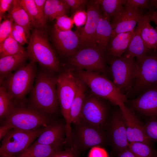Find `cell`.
I'll list each match as a JSON object with an SVG mask.
<instances>
[{
	"label": "cell",
	"mask_w": 157,
	"mask_h": 157,
	"mask_svg": "<svg viewBox=\"0 0 157 157\" xmlns=\"http://www.w3.org/2000/svg\"><path fill=\"white\" fill-rule=\"evenodd\" d=\"M73 125L70 146L81 153L108 143L105 130L81 121Z\"/></svg>",
	"instance_id": "cell-7"
},
{
	"label": "cell",
	"mask_w": 157,
	"mask_h": 157,
	"mask_svg": "<svg viewBox=\"0 0 157 157\" xmlns=\"http://www.w3.org/2000/svg\"><path fill=\"white\" fill-rule=\"evenodd\" d=\"M86 6V22L84 27L78 28L80 36L79 49L86 47L98 48L96 40V31L102 12L95 0L88 1Z\"/></svg>",
	"instance_id": "cell-14"
},
{
	"label": "cell",
	"mask_w": 157,
	"mask_h": 157,
	"mask_svg": "<svg viewBox=\"0 0 157 157\" xmlns=\"http://www.w3.org/2000/svg\"><path fill=\"white\" fill-rule=\"evenodd\" d=\"M12 28L21 34L24 38L27 40L28 38L26 31L22 26L14 22L13 24Z\"/></svg>",
	"instance_id": "cell-46"
},
{
	"label": "cell",
	"mask_w": 157,
	"mask_h": 157,
	"mask_svg": "<svg viewBox=\"0 0 157 157\" xmlns=\"http://www.w3.org/2000/svg\"><path fill=\"white\" fill-rule=\"evenodd\" d=\"M28 57L27 52L0 58V84L14 70L24 64Z\"/></svg>",
	"instance_id": "cell-23"
},
{
	"label": "cell",
	"mask_w": 157,
	"mask_h": 157,
	"mask_svg": "<svg viewBox=\"0 0 157 157\" xmlns=\"http://www.w3.org/2000/svg\"><path fill=\"white\" fill-rule=\"evenodd\" d=\"M53 40L58 52L62 56L69 57L74 54L80 47L78 30L60 31L53 27Z\"/></svg>",
	"instance_id": "cell-18"
},
{
	"label": "cell",
	"mask_w": 157,
	"mask_h": 157,
	"mask_svg": "<svg viewBox=\"0 0 157 157\" xmlns=\"http://www.w3.org/2000/svg\"><path fill=\"white\" fill-rule=\"evenodd\" d=\"M107 60L115 84L125 94L132 90L136 75L137 61L124 54L119 57Z\"/></svg>",
	"instance_id": "cell-9"
},
{
	"label": "cell",
	"mask_w": 157,
	"mask_h": 157,
	"mask_svg": "<svg viewBox=\"0 0 157 157\" xmlns=\"http://www.w3.org/2000/svg\"><path fill=\"white\" fill-rule=\"evenodd\" d=\"M86 85L77 77L76 92L70 109L72 124H75L80 122L83 106L86 97L85 94Z\"/></svg>",
	"instance_id": "cell-25"
},
{
	"label": "cell",
	"mask_w": 157,
	"mask_h": 157,
	"mask_svg": "<svg viewBox=\"0 0 157 157\" xmlns=\"http://www.w3.org/2000/svg\"><path fill=\"white\" fill-rule=\"evenodd\" d=\"M101 12L108 15L110 21L121 12L127 0H95Z\"/></svg>",
	"instance_id": "cell-30"
},
{
	"label": "cell",
	"mask_w": 157,
	"mask_h": 157,
	"mask_svg": "<svg viewBox=\"0 0 157 157\" xmlns=\"http://www.w3.org/2000/svg\"><path fill=\"white\" fill-rule=\"evenodd\" d=\"M37 73L35 63L31 61L24 64L10 74L1 85L17 103L25 100L26 95L33 87Z\"/></svg>",
	"instance_id": "cell-6"
},
{
	"label": "cell",
	"mask_w": 157,
	"mask_h": 157,
	"mask_svg": "<svg viewBox=\"0 0 157 157\" xmlns=\"http://www.w3.org/2000/svg\"><path fill=\"white\" fill-rule=\"evenodd\" d=\"M155 157H157V154H156Z\"/></svg>",
	"instance_id": "cell-48"
},
{
	"label": "cell",
	"mask_w": 157,
	"mask_h": 157,
	"mask_svg": "<svg viewBox=\"0 0 157 157\" xmlns=\"http://www.w3.org/2000/svg\"><path fill=\"white\" fill-rule=\"evenodd\" d=\"M8 12L7 17L12 19L15 23L23 27L27 38L30 39L32 27L28 16L19 0H14L12 7Z\"/></svg>",
	"instance_id": "cell-27"
},
{
	"label": "cell",
	"mask_w": 157,
	"mask_h": 157,
	"mask_svg": "<svg viewBox=\"0 0 157 157\" xmlns=\"http://www.w3.org/2000/svg\"><path fill=\"white\" fill-rule=\"evenodd\" d=\"M137 67L133 90L142 92L157 83V50L137 59Z\"/></svg>",
	"instance_id": "cell-11"
},
{
	"label": "cell",
	"mask_w": 157,
	"mask_h": 157,
	"mask_svg": "<svg viewBox=\"0 0 157 157\" xmlns=\"http://www.w3.org/2000/svg\"><path fill=\"white\" fill-rule=\"evenodd\" d=\"M22 45L13 38L11 33L0 43V57L13 55L26 52Z\"/></svg>",
	"instance_id": "cell-32"
},
{
	"label": "cell",
	"mask_w": 157,
	"mask_h": 157,
	"mask_svg": "<svg viewBox=\"0 0 157 157\" xmlns=\"http://www.w3.org/2000/svg\"><path fill=\"white\" fill-rule=\"evenodd\" d=\"M72 12L81 9H84L88 0H64Z\"/></svg>",
	"instance_id": "cell-40"
},
{
	"label": "cell",
	"mask_w": 157,
	"mask_h": 157,
	"mask_svg": "<svg viewBox=\"0 0 157 157\" xmlns=\"http://www.w3.org/2000/svg\"><path fill=\"white\" fill-rule=\"evenodd\" d=\"M142 19L138 23L134 34L127 50L124 53L127 57L134 58L136 57L137 59L153 51L146 47L141 37L140 30Z\"/></svg>",
	"instance_id": "cell-24"
},
{
	"label": "cell",
	"mask_w": 157,
	"mask_h": 157,
	"mask_svg": "<svg viewBox=\"0 0 157 157\" xmlns=\"http://www.w3.org/2000/svg\"><path fill=\"white\" fill-rule=\"evenodd\" d=\"M144 124L145 133L147 138L152 142H157V117H149Z\"/></svg>",
	"instance_id": "cell-34"
},
{
	"label": "cell",
	"mask_w": 157,
	"mask_h": 157,
	"mask_svg": "<svg viewBox=\"0 0 157 157\" xmlns=\"http://www.w3.org/2000/svg\"><path fill=\"white\" fill-rule=\"evenodd\" d=\"M27 52L31 61L55 73L60 71L59 60L51 46L45 31L32 30Z\"/></svg>",
	"instance_id": "cell-3"
},
{
	"label": "cell",
	"mask_w": 157,
	"mask_h": 157,
	"mask_svg": "<svg viewBox=\"0 0 157 157\" xmlns=\"http://www.w3.org/2000/svg\"><path fill=\"white\" fill-rule=\"evenodd\" d=\"M145 13L142 10L132 8L127 1L121 12L111 21L113 29L111 39L119 33L135 29Z\"/></svg>",
	"instance_id": "cell-15"
},
{
	"label": "cell",
	"mask_w": 157,
	"mask_h": 157,
	"mask_svg": "<svg viewBox=\"0 0 157 157\" xmlns=\"http://www.w3.org/2000/svg\"><path fill=\"white\" fill-rule=\"evenodd\" d=\"M144 17L148 20L154 22L156 25L157 29V9L154 10H148L144 14Z\"/></svg>",
	"instance_id": "cell-44"
},
{
	"label": "cell",
	"mask_w": 157,
	"mask_h": 157,
	"mask_svg": "<svg viewBox=\"0 0 157 157\" xmlns=\"http://www.w3.org/2000/svg\"><path fill=\"white\" fill-rule=\"evenodd\" d=\"M13 21L7 16L0 24V43H1L11 34Z\"/></svg>",
	"instance_id": "cell-36"
},
{
	"label": "cell",
	"mask_w": 157,
	"mask_h": 157,
	"mask_svg": "<svg viewBox=\"0 0 157 157\" xmlns=\"http://www.w3.org/2000/svg\"><path fill=\"white\" fill-rule=\"evenodd\" d=\"M133 112L147 117H157V83L147 88L137 97L128 101Z\"/></svg>",
	"instance_id": "cell-16"
},
{
	"label": "cell",
	"mask_w": 157,
	"mask_h": 157,
	"mask_svg": "<svg viewBox=\"0 0 157 157\" xmlns=\"http://www.w3.org/2000/svg\"><path fill=\"white\" fill-rule=\"evenodd\" d=\"M34 1L37 8L41 14L44 16L46 0H34Z\"/></svg>",
	"instance_id": "cell-45"
},
{
	"label": "cell",
	"mask_w": 157,
	"mask_h": 157,
	"mask_svg": "<svg viewBox=\"0 0 157 157\" xmlns=\"http://www.w3.org/2000/svg\"><path fill=\"white\" fill-rule=\"evenodd\" d=\"M106 130L108 143L114 151L118 154L129 147L130 143L124 119L119 108L109 118Z\"/></svg>",
	"instance_id": "cell-13"
},
{
	"label": "cell",
	"mask_w": 157,
	"mask_h": 157,
	"mask_svg": "<svg viewBox=\"0 0 157 157\" xmlns=\"http://www.w3.org/2000/svg\"><path fill=\"white\" fill-rule=\"evenodd\" d=\"M81 153L70 146L63 150L58 151L49 157H81Z\"/></svg>",
	"instance_id": "cell-39"
},
{
	"label": "cell",
	"mask_w": 157,
	"mask_h": 157,
	"mask_svg": "<svg viewBox=\"0 0 157 157\" xmlns=\"http://www.w3.org/2000/svg\"><path fill=\"white\" fill-rule=\"evenodd\" d=\"M118 106L123 115L125 124L128 140L129 143L139 142L153 145V142L147 137L144 124L125 103H120Z\"/></svg>",
	"instance_id": "cell-17"
},
{
	"label": "cell",
	"mask_w": 157,
	"mask_h": 157,
	"mask_svg": "<svg viewBox=\"0 0 157 157\" xmlns=\"http://www.w3.org/2000/svg\"><path fill=\"white\" fill-rule=\"evenodd\" d=\"M66 143V140L50 144L33 143L16 157H49Z\"/></svg>",
	"instance_id": "cell-22"
},
{
	"label": "cell",
	"mask_w": 157,
	"mask_h": 157,
	"mask_svg": "<svg viewBox=\"0 0 157 157\" xmlns=\"http://www.w3.org/2000/svg\"><path fill=\"white\" fill-rule=\"evenodd\" d=\"M66 138L65 124L55 122L47 126L33 143L50 144L66 140Z\"/></svg>",
	"instance_id": "cell-21"
},
{
	"label": "cell",
	"mask_w": 157,
	"mask_h": 157,
	"mask_svg": "<svg viewBox=\"0 0 157 157\" xmlns=\"http://www.w3.org/2000/svg\"><path fill=\"white\" fill-rule=\"evenodd\" d=\"M117 157H136L129 148L118 154Z\"/></svg>",
	"instance_id": "cell-47"
},
{
	"label": "cell",
	"mask_w": 157,
	"mask_h": 157,
	"mask_svg": "<svg viewBox=\"0 0 157 157\" xmlns=\"http://www.w3.org/2000/svg\"><path fill=\"white\" fill-rule=\"evenodd\" d=\"M70 68L60 72L57 76V92L62 114L65 122L66 139L69 142L72 135L70 116L71 105L77 88V77Z\"/></svg>",
	"instance_id": "cell-5"
},
{
	"label": "cell",
	"mask_w": 157,
	"mask_h": 157,
	"mask_svg": "<svg viewBox=\"0 0 157 157\" xmlns=\"http://www.w3.org/2000/svg\"><path fill=\"white\" fill-rule=\"evenodd\" d=\"M76 76L90 89L93 94L118 106L126 103L127 96L118 87L100 73L83 70H73Z\"/></svg>",
	"instance_id": "cell-4"
},
{
	"label": "cell",
	"mask_w": 157,
	"mask_h": 157,
	"mask_svg": "<svg viewBox=\"0 0 157 157\" xmlns=\"http://www.w3.org/2000/svg\"><path fill=\"white\" fill-rule=\"evenodd\" d=\"M135 29L130 32L119 33L111 39L105 53L106 60L119 57L125 53L134 34Z\"/></svg>",
	"instance_id": "cell-19"
},
{
	"label": "cell",
	"mask_w": 157,
	"mask_h": 157,
	"mask_svg": "<svg viewBox=\"0 0 157 157\" xmlns=\"http://www.w3.org/2000/svg\"><path fill=\"white\" fill-rule=\"evenodd\" d=\"M18 103L9 94L4 87L0 88V119L2 122Z\"/></svg>",
	"instance_id": "cell-31"
},
{
	"label": "cell",
	"mask_w": 157,
	"mask_h": 157,
	"mask_svg": "<svg viewBox=\"0 0 157 157\" xmlns=\"http://www.w3.org/2000/svg\"><path fill=\"white\" fill-rule=\"evenodd\" d=\"M2 122L1 126L10 130L16 128L27 130L45 127L53 123L50 116L26 104L25 100L18 103Z\"/></svg>",
	"instance_id": "cell-2"
},
{
	"label": "cell",
	"mask_w": 157,
	"mask_h": 157,
	"mask_svg": "<svg viewBox=\"0 0 157 157\" xmlns=\"http://www.w3.org/2000/svg\"><path fill=\"white\" fill-rule=\"evenodd\" d=\"M55 73L43 68L37 72L31 92L29 104L49 116L57 112L59 104L57 92V76Z\"/></svg>",
	"instance_id": "cell-1"
},
{
	"label": "cell",
	"mask_w": 157,
	"mask_h": 157,
	"mask_svg": "<svg viewBox=\"0 0 157 157\" xmlns=\"http://www.w3.org/2000/svg\"><path fill=\"white\" fill-rule=\"evenodd\" d=\"M101 99L94 94L86 97L80 121L105 130L109 118L108 107Z\"/></svg>",
	"instance_id": "cell-12"
},
{
	"label": "cell",
	"mask_w": 157,
	"mask_h": 157,
	"mask_svg": "<svg viewBox=\"0 0 157 157\" xmlns=\"http://www.w3.org/2000/svg\"><path fill=\"white\" fill-rule=\"evenodd\" d=\"M70 9L64 0H47L44 11V18L52 21L58 17L67 15Z\"/></svg>",
	"instance_id": "cell-28"
},
{
	"label": "cell",
	"mask_w": 157,
	"mask_h": 157,
	"mask_svg": "<svg viewBox=\"0 0 157 157\" xmlns=\"http://www.w3.org/2000/svg\"><path fill=\"white\" fill-rule=\"evenodd\" d=\"M127 3L135 9L148 11L157 9V0H127Z\"/></svg>",
	"instance_id": "cell-35"
},
{
	"label": "cell",
	"mask_w": 157,
	"mask_h": 157,
	"mask_svg": "<svg viewBox=\"0 0 157 157\" xmlns=\"http://www.w3.org/2000/svg\"><path fill=\"white\" fill-rule=\"evenodd\" d=\"M144 15L141 19L140 35L143 42L148 49L157 50V29L153 27Z\"/></svg>",
	"instance_id": "cell-29"
},
{
	"label": "cell",
	"mask_w": 157,
	"mask_h": 157,
	"mask_svg": "<svg viewBox=\"0 0 157 157\" xmlns=\"http://www.w3.org/2000/svg\"><path fill=\"white\" fill-rule=\"evenodd\" d=\"M26 12L32 27L43 31L47 28L44 16L37 8L34 0H19Z\"/></svg>",
	"instance_id": "cell-26"
},
{
	"label": "cell",
	"mask_w": 157,
	"mask_h": 157,
	"mask_svg": "<svg viewBox=\"0 0 157 157\" xmlns=\"http://www.w3.org/2000/svg\"><path fill=\"white\" fill-rule=\"evenodd\" d=\"M54 27L60 31L72 30L74 23L71 17L63 15L57 18Z\"/></svg>",
	"instance_id": "cell-37"
},
{
	"label": "cell",
	"mask_w": 157,
	"mask_h": 157,
	"mask_svg": "<svg viewBox=\"0 0 157 157\" xmlns=\"http://www.w3.org/2000/svg\"><path fill=\"white\" fill-rule=\"evenodd\" d=\"M88 157H108V155L104 149L101 147L96 146L91 149Z\"/></svg>",
	"instance_id": "cell-42"
},
{
	"label": "cell",
	"mask_w": 157,
	"mask_h": 157,
	"mask_svg": "<svg viewBox=\"0 0 157 157\" xmlns=\"http://www.w3.org/2000/svg\"><path fill=\"white\" fill-rule=\"evenodd\" d=\"M129 148L136 157H155L157 153L153 145L141 142H131Z\"/></svg>",
	"instance_id": "cell-33"
},
{
	"label": "cell",
	"mask_w": 157,
	"mask_h": 157,
	"mask_svg": "<svg viewBox=\"0 0 157 157\" xmlns=\"http://www.w3.org/2000/svg\"><path fill=\"white\" fill-rule=\"evenodd\" d=\"M71 17L74 24L79 28L85 24L87 19V13L84 9L80 10L73 13Z\"/></svg>",
	"instance_id": "cell-38"
},
{
	"label": "cell",
	"mask_w": 157,
	"mask_h": 157,
	"mask_svg": "<svg viewBox=\"0 0 157 157\" xmlns=\"http://www.w3.org/2000/svg\"><path fill=\"white\" fill-rule=\"evenodd\" d=\"M112 27L109 17L102 12L96 31V40L98 48L105 54L110 44Z\"/></svg>",
	"instance_id": "cell-20"
},
{
	"label": "cell",
	"mask_w": 157,
	"mask_h": 157,
	"mask_svg": "<svg viewBox=\"0 0 157 157\" xmlns=\"http://www.w3.org/2000/svg\"><path fill=\"white\" fill-rule=\"evenodd\" d=\"M106 61L105 54L94 47L80 49L68 59L70 68L73 70H83L104 74L107 71Z\"/></svg>",
	"instance_id": "cell-10"
},
{
	"label": "cell",
	"mask_w": 157,
	"mask_h": 157,
	"mask_svg": "<svg viewBox=\"0 0 157 157\" xmlns=\"http://www.w3.org/2000/svg\"><path fill=\"white\" fill-rule=\"evenodd\" d=\"M14 0H0V21L5 17L4 14L7 11L9 12L12 6Z\"/></svg>",
	"instance_id": "cell-41"
},
{
	"label": "cell",
	"mask_w": 157,
	"mask_h": 157,
	"mask_svg": "<svg viewBox=\"0 0 157 157\" xmlns=\"http://www.w3.org/2000/svg\"><path fill=\"white\" fill-rule=\"evenodd\" d=\"M11 33L14 38L22 45L27 43L28 40L15 30L12 28Z\"/></svg>",
	"instance_id": "cell-43"
},
{
	"label": "cell",
	"mask_w": 157,
	"mask_h": 157,
	"mask_svg": "<svg viewBox=\"0 0 157 157\" xmlns=\"http://www.w3.org/2000/svg\"><path fill=\"white\" fill-rule=\"evenodd\" d=\"M46 127L29 130L11 129L2 138L0 157H16L30 146Z\"/></svg>",
	"instance_id": "cell-8"
}]
</instances>
